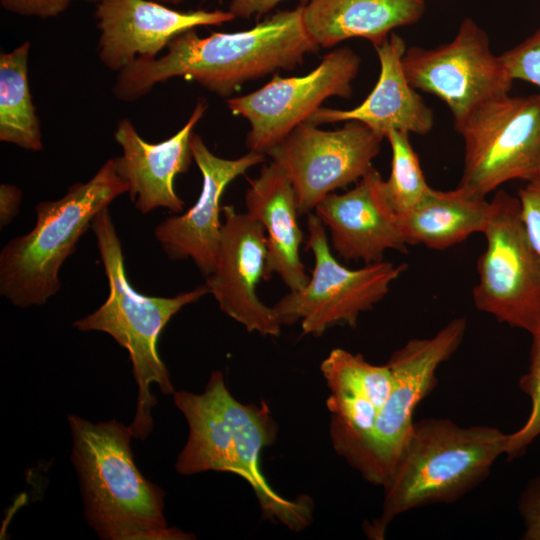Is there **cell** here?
Wrapping results in <instances>:
<instances>
[{"label":"cell","mask_w":540,"mask_h":540,"mask_svg":"<svg viewBox=\"0 0 540 540\" xmlns=\"http://www.w3.org/2000/svg\"><path fill=\"white\" fill-rule=\"evenodd\" d=\"M383 139L355 120L336 130H323L306 121L266 155L291 182L299 215H308L327 195L357 183L373 168Z\"/></svg>","instance_id":"11"},{"label":"cell","mask_w":540,"mask_h":540,"mask_svg":"<svg viewBox=\"0 0 540 540\" xmlns=\"http://www.w3.org/2000/svg\"><path fill=\"white\" fill-rule=\"evenodd\" d=\"M499 56L513 80H522L540 88V27Z\"/></svg>","instance_id":"27"},{"label":"cell","mask_w":540,"mask_h":540,"mask_svg":"<svg viewBox=\"0 0 540 540\" xmlns=\"http://www.w3.org/2000/svg\"><path fill=\"white\" fill-rule=\"evenodd\" d=\"M165 55L138 57L118 72L113 87L121 101L139 99L159 83L182 77L229 97L251 80L291 71L320 46L303 21V6L281 10L250 29L200 37L195 29L176 36Z\"/></svg>","instance_id":"1"},{"label":"cell","mask_w":540,"mask_h":540,"mask_svg":"<svg viewBox=\"0 0 540 540\" xmlns=\"http://www.w3.org/2000/svg\"><path fill=\"white\" fill-rule=\"evenodd\" d=\"M360 64L361 58L354 50L340 47L326 54L305 75L275 74L258 90L227 99L231 113L249 122L246 136L249 151L266 155L295 127L308 121L326 99L350 98Z\"/></svg>","instance_id":"12"},{"label":"cell","mask_w":540,"mask_h":540,"mask_svg":"<svg viewBox=\"0 0 540 540\" xmlns=\"http://www.w3.org/2000/svg\"><path fill=\"white\" fill-rule=\"evenodd\" d=\"M190 147L201 176L202 186L195 204L183 214L160 222L154 231L171 260L190 258L205 277L215 269L221 239V199L226 187L251 167L263 163L265 154L249 151L236 159L212 153L200 135L192 133Z\"/></svg>","instance_id":"15"},{"label":"cell","mask_w":540,"mask_h":540,"mask_svg":"<svg viewBox=\"0 0 540 540\" xmlns=\"http://www.w3.org/2000/svg\"><path fill=\"white\" fill-rule=\"evenodd\" d=\"M433 1H439V0H433Z\"/></svg>","instance_id":"34"},{"label":"cell","mask_w":540,"mask_h":540,"mask_svg":"<svg viewBox=\"0 0 540 540\" xmlns=\"http://www.w3.org/2000/svg\"><path fill=\"white\" fill-rule=\"evenodd\" d=\"M466 327L465 318L453 319L434 336L412 339L390 356V394L353 465L365 480L382 486L386 482L411 431L415 409L436 386L438 367L459 348Z\"/></svg>","instance_id":"10"},{"label":"cell","mask_w":540,"mask_h":540,"mask_svg":"<svg viewBox=\"0 0 540 540\" xmlns=\"http://www.w3.org/2000/svg\"><path fill=\"white\" fill-rule=\"evenodd\" d=\"M406 49L404 39L392 32L385 42L375 47L380 73L364 101L351 109L320 107L308 122L318 126L355 120L384 138L393 129L428 134L434 126V113L405 76L402 57Z\"/></svg>","instance_id":"20"},{"label":"cell","mask_w":540,"mask_h":540,"mask_svg":"<svg viewBox=\"0 0 540 540\" xmlns=\"http://www.w3.org/2000/svg\"><path fill=\"white\" fill-rule=\"evenodd\" d=\"M22 200V191L12 184L0 186V226L5 227L17 216Z\"/></svg>","instance_id":"32"},{"label":"cell","mask_w":540,"mask_h":540,"mask_svg":"<svg viewBox=\"0 0 540 540\" xmlns=\"http://www.w3.org/2000/svg\"><path fill=\"white\" fill-rule=\"evenodd\" d=\"M224 220L214 271L206 286L220 310L248 332L278 337L281 323L273 307L257 296V284L264 279L267 239L263 226L247 213L222 207Z\"/></svg>","instance_id":"14"},{"label":"cell","mask_w":540,"mask_h":540,"mask_svg":"<svg viewBox=\"0 0 540 540\" xmlns=\"http://www.w3.org/2000/svg\"><path fill=\"white\" fill-rule=\"evenodd\" d=\"M402 65L409 84L440 98L453 121L484 101L509 94L514 82L500 56L493 54L487 33L472 18L462 20L448 43L407 48Z\"/></svg>","instance_id":"13"},{"label":"cell","mask_w":540,"mask_h":540,"mask_svg":"<svg viewBox=\"0 0 540 540\" xmlns=\"http://www.w3.org/2000/svg\"><path fill=\"white\" fill-rule=\"evenodd\" d=\"M425 10V0H310L303 6V21L320 47L363 38L375 48L394 29L417 23Z\"/></svg>","instance_id":"22"},{"label":"cell","mask_w":540,"mask_h":540,"mask_svg":"<svg viewBox=\"0 0 540 540\" xmlns=\"http://www.w3.org/2000/svg\"><path fill=\"white\" fill-rule=\"evenodd\" d=\"M490 201L457 187L451 191L431 188L407 214L399 217L406 245H424L443 250L483 232Z\"/></svg>","instance_id":"23"},{"label":"cell","mask_w":540,"mask_h":540,"mask_svg":"<svg viewBox=\"0 0 540 540\" xmlns=\"http://www.w3.org/2000/svg\"><path fill=\"white\" fill-rule=\"evenodd\" d=\"M518 506L525 526L523 539L540 540V476L524 489Z\"/></svg>","instance_id":"29"},{"label":"cell","mask_w":540,"mask_h":540,"mask_svg":"<svg viewBox=\"0 0 540 540\" xmlns=\"http://www.w3.org/2000/svg\"><path fill=\"white\" fill-rule=\"evenodd\" d=\"M94 1H98V0H94ZM156 1L160 3H165V4L178 5L182 3L184 0H156Z\"/></svg>","instance_id":"33"},{"label":"cell","mask_w":540,"mask_h":540,"mask_svg":"<svg viewBox=\"0 0 540 540\" xmlns=\"http://www.w3.org/2000/svg\"><path fill=\"white\" fill-rule=\"evenodd\" d=\"M284 0H230L228 11L235 18L249 19L252 16L261 17L270 12ZM300 5H306L310 0H298Z\"/></svg>","instance_id":"31"},{"label":"cell","mask_w":540,"mask_h":540,"mask_svg":"<svg viewBox=\"0 0 540 540\" xmlns=\"http://www.w3.org/2000/svg\"><path fill=\"white\" fill-rule=\"evenodd\" d=\"M453 124L464 142L462 190L486 197L508 181L540 178V93L494 97Z\"/></svg>","instance_id":"7"},{"label":"cell","mask_w":540,"mask_h":540,"mask_svg":"<svg viewBox=\"0 0 540 540\" xmlns=\"http://www.w3.org/2000/svg\"><path fill=\"white\" fill-rule=\"evenodd\" d=\"M207 108V102L200 99L184 126L159 143L145 141L128 119L118 122L114 138L122 154L113 158L114 165L128 184L134 207L142 214L157 208H166L174 214L183 211L184 202L175 191L174 181L178 174L189 170L194 160L190 138Z\"/></svg>","instance_id":"18"},{"label":"cell","mask_w":540,"mask_h":540,"mask_svg":"<svg viewBox=\"0 0 540 540\" xmlns=\"http://www.w3.org/2000/svg\"><path fill=\"white\" fill-rule=\"evenodd\" d=\"M482 233L486 248L477 260L475 307L532 335L540 329V257L527 237L518 197L497 190Z\"/></svg>","instance_id":"9"},{"label":"cell","mask_w":540,"mask_h":540,"mask_svg":"<svg viewBox=\"0 0 540 540\" xmlns=\"http://www.w3.org/2000/svg\"><path fill=\"white\" fill-rule=\"evenodd\" d=\"M91 229L109 283V294L98 309L77 320L74 327L84 332L107 333L128 351L138 385L137 409L130 428L135 439L145 440L153 428L152 409L157 403L151 385L157 384L166 395L175 392L167 366L158 353L159 336L175 314L209 294V289L203 284L173 297L138 292L126 275L121 241L108 207L94 217Z\"/></svg>","instance_id":"5"},{"label":"cell","mask_w":540,"mask_h":540,"mask_svg":"<svg viewBox=\"0 0 540 540\" xmlns=\"http://www.w3.org/2000/svg\"><path fill=\"white\" fill-rule=\"evenodd\" d=\"M517 197L527 237L540 257V178L526 182L518 190Z\"/></svg>","instance_id":"28"},{"label":"cell","mask_w":540,"mask_h":540,"mask_svg":"<svg viewBox=\"0 0 540 540\" xmlns=\"http://www.w3.org/2000/svg\"><path fill=\"white\" fill-rule=\"evenodd\" d=\"M508 434L495 427H462L446 418L414 421L386 482L381 514L368 524L383 539L395 517L412 509L456 502L489 475L505 453Z\"/></svg>","instance_id":"4"},{"label":"cell","mask_w":540,"mask_h":540,"mask_svg":"<svg viewBox=\"0 0 540 540\" xmlns=\"http://www.w3.org/2000/svg\"><path fill=\"white\" fill-rule=\"evenodd\" d=\"M314 213L329 230L332 247L344 261L372 264L383 261L387 250L407 251L399 217L374 167L352 189L327 195Z\"/></svg>","instance_id":"17"},{"label":"cell","mask_w":540,"mask_h":540,"mask_svg":"<svg viewBox=\"0 0 540 540\" xmlns=\"http://www.w3.org/2000/svg\"><path fill=\"white\" fill-rule=\"evenodd\" d=\"M126 192L128 184L111 158L61 198L39 202L31 231L12 238L0 251L1 296L21 308L45 304L60 290V269L94 217Z\"/></svg>","instance_id":"6"},{"label":"cell","mask_w":540,"mask_h":540,"mask_svg":"<svg viewBox=\"0 0 540 540\" xmlns=\"http://www.w3.org/2000/svg\"><path fill=\"white\" fill-rule=\"evenodd\" d=\"M71 460L81 483L85 517L106 540H187L168 526L164 491L137 468L130 426L117 420L90 422L69 415Z\"/></svg>","instance_id":"3"},{"label":"cell","mask_w":540,"mask_h":540,"mask_svg":"<svg viewBox=\"0 0 540 540\" xmlns=\"http://www.w3.org/2000/svg\"><path fill=\"white\" fill-rule=\"evenodd\" d=\"M245 205L246 213L265 230L264 280L277 274L290 291L305 287L310 278L300 259L304 234L298 224L297 198L291 182L276 163L264 165L258 177L249 179Z\"/></svg>","instance_id":"21"},{"label":"cell","mask_w":540,"mask_h":540,"mask_svg":"<svg viewBox=\"0 0 540 540\" xmlns=\"http://www.w3.org/2000/svg\"><path fill=\"white\" fill-rule=\"evenodd\" d=\"M320 369L330 391L326 404L331 413L333 447L353 466L390 394V368L336 348L322 361Z\"/></svg>","instance_id":"19"},{"label":"cell","mask_w":540,"mask_h":540,"mask_svg":"<svg viewBox=\"0 0 540 540\" xmlns=\"http://www.w3.org/2000/svg\"><path fill=\"white\" fill-rule=\"evenodd\" d=\"M95 17L99 59L117 72L138 57L156 58L183 32L235 19L229 11H178L151 0H98Z\"/></svg>","instance_id":"16"},{"label":"cell","mask_w":540,"mask_h":540,"mask_svg":"<svg viewBox=\"0 0 540 540\" xmlns=\"http://www.w3.org/2000/svg\"><path fill=\"white\" fill-rule=\"evenodd\" d=\"M30 46L0 54V141L36 152L43 143L28 80Z\"/></svg>","instance_id":"24"},{"label":"cell","mask_w":540,"mask_h":540,"mask_svg":"<svg viewBox=\"0 0 540 540\" xmlns=\"http://www.w3.org/2000/svg\"><path fill=\"white\" fill-rule=\"evenodd\" d=\"M73 0H0L9 12L39 18L55 17L64 12Z\"/></svg>","instance_id":"30"},{"label":"cell","mask_w":540,"mask_h":540,"mask_svg":"<svg viewBox=\"0 0 540 540\" xmlns=\"http://www.w3.org/2000/svg\"><path fill=\"white\" fill-rule=\"evenodd\" d=\"M385 139L390 144L392 158L390 175L384 180V191L392 209L401 217L411 211L431 187L410 143L409 133L393 129Z\"/></svg>","instance_id":"25"},{"label":"cell","mask_w":540,"mask_h":540,"mask_svg":"<svg viewBox=\"0 0 540 540\" xmlns=\"http://www.w3.org/2000/svg\"><path fill=\"white\" fill-rule=\"evenodd\" d=\"M307 216L306 246L314 256L311 277L305 287L290 291L272 307L282 326L300 322L303 335L318 337L335 325L355 327L360 314L387 295L407 265L383 260L349 269L332 255L319 217L314 212Z\"/></svg>","instance_id":"8"},{"label":"cell","mask_w":540,"mask_h":540,"mask_svg":"<svg viewBox=\"0 0 540 540\" xmlns=\"http://www.w3.org/2000/svg\"><path fill=\"white\" fill-rule=\"evenodd\" d=\"M530 364L519 386L531 400V412L524 425L507 436L505 455L509 459L521 456L526 447L540 435V329L532 335Z\"/></svg>","instance_id":"26"},{"label":"cell","mask_w":540,"mask_h":540,"mask_svg":"<svg viewBox=\"0 0 540 540\" xmlns=\"http://www.w3.org/2000/svg\"><path fill=\"white\" fill-rule=\"evenodd\" d=\"M176 407L184 415L189 435L176 461L182 475L206 471L236 474L254 491L263 515L292 531L313 519L309 497L291 500L278 494L261 469L263 449L276 438L277 427L269 407L245 405L227 389L224 376L214 371L202 393L174 392Z\"/></svg>","instance_id":"2"}]
</instances>
